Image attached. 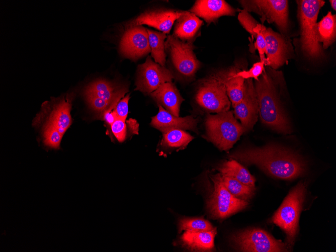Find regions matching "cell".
<instances>
[{
	"instance_id": "1",
	"label": "cell",
	"mask_w": 336,
	"mask_h": 252,
	"mask_svg": "<svg viewBox=\"0 0 336 252\" xmlns=\"http://www.w3.org/2000/svg\"><path fill=\"white\" fill-rule=\"evenodd\" d=\"M229 157L246 164H255L267 174L281 179L293 180L305 171V164L299 155L273 144L237 150Z\"/></svg>"
},
{
	"instance_id": "2",
	"label": "cell",
	"mask_w": 336,
	"mask_h": 252,
	"mask_svg": "<svg viewBox=\"0 0 336 252\" xmlns=\"http://www.w3.org/2000/svg\"><path fill=\"white\" fill-rule=\"evenodd\" d=\"M254 86L262 122L278 132L290 133L291 127L281 105L276 83L265 70L255 80Z\"/></svg>"
},
{
	"instance_id": "3",
	"label": "cell",
	"mask_w": 336,
	"mask_h": 252,
	"mask_svg": "<svg viewBox=\"0 0 336 252\" xmlns=\"http://www.w3.org/2000/svg\"><path fill=\"white\" fill-rule=\"evenodd\" d=\"M205 138L221 150H227L244 132L243 127L231 111L208 115L206 118Z\"/></svg>"
},
{
	"instance_id": "4",
	"label": "cell",
	"mask_w": 336,
	"mask_h": 252,
	"mask_svg": "<svg viewBox=\"0 0 336 252\" xmlns=\"http://www.w3.org/2000/svg\"><path fill=\"white\" fill-rule=\"evenodd\" d=\"M296 2L300 26L301 50L309 59L321 58L324 53L322 46L316 41L314 27L319 10L325 2L321 0H300Z\"/></svg>"
},
{
	"instance_id": "5",
	"label": "cell",
	"mask_w": 336,
	"mask_h": 252,
	"mask_svg": "<svg viewBox=\"0 0 336 252\" xmlns=\"http://www.w3.org/2000/svg\"><path fill=\"white\" fill-rule=\"evenodd\" d=\"M306 190L305 184L299 182L290 191L272 218V221L286 233V243L289 247L293 246L297 233Z\"/></svg>"
},
{
	"instance_id": "6",
	"label": "cell",
	"mask_w": 336,
	"mask_h": 252,
	"mask_svg": "<svg viewBox=\"0 0 336 252\" xmlns=\"http://www.w3.org/2000/svg\"><path fill=\"white\" fill-rule=\"evenodd\" d=\"M231 239L235 247L242 251H287L289 247L286 243L276 239L260 228H251L237 232L232 236Z\"/></svg>"
},
{
	"instance_id": "7",
	"label": "cell",
	"mask_w": 336,
	"mask_h": 252,
	"mask_svg": "<svg viewBox=\"0 0 336 252\" xmlns=\"http://www.w3.org/2000/svg\"><path fill=\"white\" fill-rule=\"evenodd\" d=\"M214 190L207 203L211 215L215 218L223 219L245 208L246 200L238 198L231 194L224 186L220 173L211 176Z\"/></svg>"
},
{
	"instance_id": "8",
	"label": "cell",
	"mask_w": 336,
	"mask_h": 252,
	"mask_svg": "<svg viewBox=\"0 0 336 252\" xmlns=\"http://www.w3.org/2000/svg\"><path fill=\"white\" fill-rule=\"evenodd\" d=\"M195 99L204 110L213 113L229 111L231 105L225 85L217 73L201 82Z\"/></svg>"
},
{
	"instance_id": "9",
	"label": "cell",
	"mask_w": 336,
	"mask_h": 252,
	"mask_svg": "<svg viewBox=\"0 0 336 252\" xmlns=\"http://www.w3.org/2000/svg\"><path fill=\"white\" fill-rule=\"evenodd\" d=\"M239 3L243 10L260 15L262 23L266 20L274 23L283 33L287 32L289 27L288 1L244 0Z\"/></svg>"
},
{
	"instance_id": "10",
	"label": "cell",
	"mask_w": 336,
	"mask_h": 252,
	"mask_svg": "<svg viewBox=\"0 0 336 252\" xmlns=\"http://www.w3.org/2000/svg\"><path fill=\"white\" fill-rule=\"evenodd\" d=\"M165 47L169 50L173 64L180 73L187 77L195 74L200 63L194 53L195 47L192 41L185 42L174 35H169Z\"/></svg>"
},
{
	"instance_id": "11",
	"label": "cell",
	"mask_w": 336,
	"mask_h": 252,
	"mask_svg": "<svg viewBox=\"0 0 336 252\" xmlns=\"http://www.w3.org/2000/svg\"><path fill=\"white\" fill-rule=\"evenodd\" d=\"M173 78L169 69L154 62L150 56H148L145 62L138 66L135 90L150 94L162 84L172 82Z\"/></svg>"
},
{
	"instance_id": "12",
	"label": "cell",
	"mask_w": 336,
	"mask_h": 252,
	"mask_svg": "<svg viewBox=\"0 0 336 252\" xmlns=\"http://www.w3.org/2000/svg\"><path fill=\"white\" fill-rule=\"evenodd\" d=\"M233 108L234 117L240 121L244 132L252 130L259 115L258 102L253 79H245L242 99Z\"/></svg>"
},
{
	"instance_id": "13",
	"label": "cell",
	"mask_w": 336,
	"mask_h": 252,
	"mask_svg": "<svg viewBox=\"0 0 336 252\" xmlns=\"http://www.w3.org/2000/svg\"><path fill=\"white\" fill-rule=\"evenodd\" d=\"M184 13L183 11L156 9L147 11L127 23L126 29L146 25L165 34L169 33L175 21Z\"/></svg>"
},
{
	"instance_id": "14",
	"label": "cell",
	"mask_w": 336,
	"mask_h": 252,
	"mask_svg": "<svg viewBox=\"0 0 336 252\" xmlns=\"http://www.w3.org/2000/svg\"><path fill=\"white\" fill-rule=\"evenodd\" d=\"M120 50L124 55L132 59L138 58L150 52L146 29L141 26L127 29L121 39Z\"/></svg>"
},
{
	"instance_id": "15",
	"label": "cell",
	"mask_w": 336,
	"mask_h": 252,
	"mask_svg": "<svg viewBox=\"0 0 336 252\" xmlns=\"http://www.w3.org/2000/svg\"><path fill=\"white\" fill-rule=\"evenodd\" d=\"M263 34L266 45L267 58L265 65L274 69H277L287 61L290 45L284 36L271 28H266Z\"/></svg>"
},
{
	"instance_id": "16",
	"label": "cell",
	"mask_w": 336,
	"mask_h": 252,
	"mask_svg": "<svg viewBox=\"0 0 336 252\" xmlns=\"http://www.w3.org/2000/svg\"><path fill=\"white\" fill-rule=\"evenodd\" d=\"M158 104V112L152 117L151 125L162 133L172 129L190 130L197 131V120L192 116L185 117L175 116Z\"/></svg>"
},
{
	"instance_id": "17",
	"label": "cell",
	"mask_w": 336,
	"mask_h": 252,
	"mask_svg": "<svg viewBox=\"0 0 336 252\" xmlns=\"http://www.w3.org/2000/svg\"><path fill=\"white\" fill-rule=\"evenodd\" d=\"M189 12L210 24L221 16H234L236 11L224 0H197Z\"/></svg>"
},
{
	"instance_id": "18",
	"label": "cell",
	"mask_w": 336,
	"mask_h": 252,
	"mask_svg": "<svg viewBox=\"0 0 336 252\" xmlns=\"http://www.w3.org/2000/svg\"><path fill=\"white\" fill-rule=\"evenodd\" d=\"M150 95L167 112L179 117L180 106L184 100L172 82L162 84Z\"/></svg>"
},
{
	"instance_id": "19",
	"label": "cell",
	"mask_w": 336,
	"mask_h": 252,
	"mask_svg": "<svg viewBox=\"0 0 336 252\" xmlns=\"http://www.w3.org/2000/svg\"><path fill=\"white\" fill-rule=\"evenodd\" d=\"M216 233V228L209 231H185L181 237V242L183 246L191 250H211L214 247Z\"/></svg>"
},
{
	"instance_id": "20",
	"label": "cell",
	"mask_w": 336,
	"mask_h": 252,
	"mask_svg": "<svg viewBox=\"0 0 336 252\" xmlns=\"http://www.w3.org/2000/svg\"><path fill=\"white\" fill-rule=\"evenodd\" d=\"M239 71L240 68L238 66H234L217 73L223 80L233 107L241 101L243 96L245 79L235 75Z\"/></svg>"
},
{
	"instance_id": "21",
	"label": "cell",
	"mask_w": 336,
	"mask_h": 252,
	"mask_svg": "<svg viewBox=\"0 0 336 252\" xmlns=\"http://www.w3.org/2000/svg\"><path fill=\"white\" fill-rule=\"evenodd\" d=\"M176 22L174 35L183 41H192L203 24L199 17L189 11H184Z\"/></svg>"
},
{
	"instance_id": "22",
	"label": "cell",
	"mask_w": 336,
	"mask_h": 252,
	"mask_svg": "<svg viewBox=\"0 0 336 252\" xmlns=\"http://www.w3.org/2000/svg\"><path fill=\"white\" fill-rule=\"evenodd\" d=\"M314 35L317 42L319 44L322 43V49H327L334 43L336 38L335 15L328 12L320 21L316 22Z\"/></svg>"
},
{
	"instance_id": "23",
	"label": "cell",
	"mask_w": 336,
	"mask_h": 252,
	"mask_svg": "<svg viewBox=\"0 0 336 252\" xmlns=\"http://www.w3.org/2000/svg\"><path fill=\"white\" fill-rule=\"evenodd\" d=\"M127 92L126 88L117 89L110 82L99 79L91 83L86 90L85 94H91L102 98L110 105L119 102Z\"/></svg>"
},
{
	"instance_id": "24",
	"label": "cell",
	"mask_w": 336,
	"mask_h": 252,
	"mask_svg": "<svg viewBox=\"0 0 336 252\" xmlns=\"http://www.w3.org/2000/svg\"><path fill=\"white\" fill-rule=\"evenodd\" d=\"M217 170L221 175L231 177L239 182L255 188V178L249 172L235 159L225 161Z\"/></svg>"
},
{
	"instance_id": "25",
	"label": "cell",
	"mask_w": 336,
	"mask_h": 252,
	"mask_svg": "<svg viewBox=\"0 0 336 252\" xmlns=\"http://www.w3.org/2000/svg\"><path fill=\"white\" fill-rule=\"evenodd\" d=\"M55 106L50 114L48 122L54 125L63 136L72 123L70 102L68 99H63Z\"/></svg>"
},
{
	"instance_id": "26",
	"label": "cell",
	"mask_w": 336,
	"mask_h": 252,
	"mask_svg": "<svg viewBox=\"0 0 336 252\" xmlns=\"http://www.w3.org/2000/svg\"><path fill=\"white\" fill-rule=\"evenodd\" d=\"M162 134L160 146L166 150L184 149L194 138L182 129H172Z\"/></svg>"
},
{
	"instance_id": "27",
	"label": "cell",
	"mask_w": 336,
	"mask_h": 252,
	"mask_svg": "<svg viewBox=\"0 0 336 252\" xmlns=\"http://www.w3.org/2000/svg\"><path fill=\"white\" fill-rule=\"evenodd\" d=\"M151 56L154 61L164 66L166 61L165 39L166 34L146 29Z\"/></svg>"
},
{
	"instance_id": "28",
	"label": "cell",
	"mask_w": 336,
	"mask_h": 252,
	"mask_svg": "<svg viewBox=\"0 0 336 252\" xmlns=\"http://www.w3.org/2000/svg\"><path fill=\"white\" fill-rule=\"evenodd\" d=\"M221 177L226 189L235 197L247 200L254 196L256 189L245 185L231 177L223 175Z\"/></svg>"
},
{
	"instance_id": "29",
	"label": "cell",
	"mask_w": 336,
	"mask_h": 252,
	"mask_svg": "<svg viewBox=\"0 0 336 252\" xmlns=\"http://www.w3.org/2000/svg\"><path fill=\"white\" fill-rule=\"evenodd\" d=\"M179 231H209L213 229L211 223L202 218H183L179 222Z\"/></svg>"
},
{
	"instance_id": "30",
	"label": "cell",
	"mask_w": 336,
	"mask_h": 252,
	"mask_svg": "<svg viewBox=\"0 0 336 252\" xmlns=\"http://www.w3.org/2000/svg\"><path fill=\"white\" fill-rule=\"evenodd\" d=\"M62 137L58 129L48 121L43 132L44 144L50 148L59 149Z\"/></svg>"
},
{
	"instance_id": "31",
	"label": "cell",
	"mask_w": 336,
	"mask_h": 252,
	"mask_svg": "<svg viewBox=\"0 0 336 252\" xmlns=\"http://www.w3.org/2000/svg\"><path fill=\"white\" fill-rule=\"evenodd\" d=\"M238 19L242 27L251 34L253 40L256 39L258 34L254 32V29L259 23L245 10H242L239 12Z\"/></svg>"
},
{
	"instance_id": "32",
	"label": "cell",
	"mask_w": 336,
	"mask_h": 252,
	"mask_svg": "<svg viewBox=\"0 0 336 252\" xmlns=\"http://www.w3.org/2000/svg\"><path fill=\"white\" fill-rule=\"evenodd\" d=\"M264 63L260 61L254 63L248 70H240L237 72L235 75L236 76L241 77L244 79L254 78L255 80H257L264 70Z\"/></svg>"
},
{
	"instance_id": "33",
	"label": "cell",
	"mask_w": 336,
	"mask_h": 252,
	"mask_svg": "<svg viewBox=\"0 0 336 252\" xmlns=\"http://www.w3.org/2000/svg\"><path fill=\"white\" fill-rule=\"evenodd\" d=\"M111 126L112 132L117 140L119 142L124 141L126 137V125L125 120L117 119Z\"/></svg>"
},
{
	"instance_id": "34",
	"label": "cell",
	"mask_w": 336,
	"mask_h": 252,
	"mask_svg": "<svg viewBox=\"0 0 336 252\" xmlns=\"http://www.w3.org/2000/svg\"><path fill=\"white\" fill-rule=\"evenodd\" d=\"M85 95L90 106L98 112H104L110 106L108 102L96 96L91 94Z\"/></svg>"
},
{
	"instance_id": "35",
	"label": "cell",
	"mask_w": 336,
	"mask_h": 252,
	"mask_svg": "<svg viewBox=\"0 0 336 252\" xmlns=\"http://www.w3.org/2000/svg\"><path fill=\"white\" fill-rule=\"evenodd\" d=\"M129 99L130 95L128 94L118 102L114 109L117 119L125 121L128 113V102Z\"/></svg>"
},
{
	"instance_id": "36",
	"label": "cell",
	"mask_w": 336,
	"mask_h": 252,
	"mask_svg": "<svg viewBox=\"0 0 336 252\" xmlns=\"http://www.w3.org/2000/svg\"><path fill=\"white\" fill-rule=\"evenodd\" d=\"M117 119L114 109L112 111L106 110L104 112V119L111 126Z\"/></svg>"
},
{
	"instance_id": "37",
	"label": "cell",
	"mask_w": 336,
	"mask_h": 252,
	"mask_svg": "<svg viewBox=\"0 0 336 252\" xmlns=\"http://www.w3.org/2000/svg\"><path fill=\"white\" fill-rule=\"evenodd\" d=\"M329 2L330 3L331 8L334 11L336 10V1L335 0H330Z\"/></svg>"
}]
</instances>
